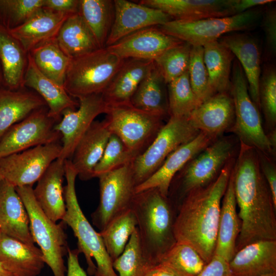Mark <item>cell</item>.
I'll return each mask as SVG.
<instances>
[{
  "mask_svg": "<svg viewBox=\"0 0 276 276\" xmlns=\"http://www.w3.org/2000/svg\"><path fill=\"white\" fill-rule=\"evenodd\" d=\"M239 143L232 171L240 221L236 252L256 241L276 240V208L260 167L258 151Z\"/></svg>",
  "mask_w": 276,
  "mask_h": 276,
  "instance_id": "obj_1",
  "label": "cell"
},
{
  "mask_svg": "<svg viewBox=\"0 0 276 276\" xmlns=\"http://www.w3.org/2000/svg\"><path fill=\"white\" fill-rule=\"evenodd\" d=\"M235 161L234 157L215 179L189 192L178 206L175 239L193 247L205 264L214 255L222 199Z\"/></svg>",
  "mask_w": 276,
  "mask_h": 276,
  "instance_id": "obj_2",
  "label": "cell"
},
{
  "mask_svg": "<svg viewBox=\"0 0 276 276\" xmlns=\"http://www.w3.org/2000/svg\"><path fill=\"white\" fill-rule=\"evenodd\" d=\"M142 250L154 264L176 242L174 224L177 213L171 201L156 188L136 193L132 204Z\"/></svg>",
  "mask_w": 276,
  "mask_h": 276,
  "instance_id": "obj_3",
  "label": "cell"
},
{
  "mask_svg": "<svg viewBox=\"0 0 276 276\" xmlns=\"http://www.w3.org/2000/svg\"><path fill=\"white\" fill-rule=\"evenodd\" d=\"M64 168L66 213L62 221L71 228L77 239V249L85 257L88 273L95 276H118L99 233L92 226L80 206L75 188L78 174L70 159L64 161Z\"/></svg>",
  "mask_w": 276,
  "mask_h": 276,
  "instance_id": "obj_4",
  "label": "cell"
},
{
  "mask_svg": "<svg viewBox=\"0 0 276 276\" xmlns=\"http://www.w3.org/2000/svg\"><path fill=\"white\" fill-rule=\"evenodd\" d=\"M236 141L232 136L218 137L175 175L168 196L173 195L178 206L189 192L204 187L215 179L225 165L234 157Z\"/></svg>",
  "mask_w": 276,
  "mask_h": 276,
  "instance_id": "obj_5",
  "label": "cell"
},
{
  "mask_svg": "<svg viewBox=\"0 0 276 276\" xmlns=\"http://www.w3.org/2000/svg\"><path fill=\"white\" fill-rule=\"evenodd\" d=\"M124 61L106 48L71 58L63 87L77 99L102 94Z\"/></svg>",
  "mask_w": 276,
  "mask_h": 276,
  "instance_id": "obj_6",
  "label": "cell"
},
{
  "mask_svg": "<svg viewBox=\"0 0 276 276\" xmlns=\"http://www.w3.org/2000/svg\"><path fill=\"white\" fill-rule=\"evenodd\" d=\"M28 212L30 232L54 276H66L63 256L67 250L66 235L60 224L50 219L37 202L31 186L15 188Z\"/></svg>",
  "mask_w": 276,
  "mask_h": 276,
  "instance_id": "obj_7",
  "label": "cell"
},
{
  "mask_svg": "<svg viewBox=\"0 0 276 276\" xmlns=\"http://www.w3.org/2000/svg\"><path fill=\"white\" fill-rule=\"evenodd\" d=\"M231 81L230 94L234 105L235 122L229 131L234 133L240 142L274 156L275 154L263 127L259 109L250 98L246 77L237 60L234 62Z\"/></svg>",
  "mask_w": 276,
  "mask_h": 276,
  "instance_id": "obj_8",
  "label": "cell"
},
{
  "mask_svg": "<svg viewBox=\"0 0 276 276\" xmlns=\"http://www.w3.org/2000/svg\"><path fill=\"white\" fill-rule=\"evenodd\" d=\"M260 16L259 10H249L232 16L198 20H172L158 26L166 34L192 46H201L218 40L231 32L252 28Z\"/></svg>",
  "mask_w": 276,
  "mask_h": 276,
  "instance_id": "obj_9",
  "label": "cell"
},
{
  "mask_svg": "<svg viewBox=\"0 0 276 276\" xmlns=\"http://www.w3.org/2000/svg\"><path fill=\"white\" fill-rule=\"evenodd\" d=\"M104 119L112 133L118 136L136 157L153 141L165 119L140 110L130 103L108 106Z\"/></svg>",
  "mask_w": 276,
  "mask_h": 276,
  "instance_id": "obj_10",
  "label": "cell"
},
{
  "mask_svg": "<svg viewBox=\"0 0 276 276\" xmlns=\"http://www.w3.org/2000/svg\"><path fill=\"white\" fill-rule=\"evenodd\" d=\"M199 132L188 117H170L153 141L131 164L136 186L152 175L171 153Z\"/></svg>",
  "mask_w": 276,
  "mask_h": 276,
  "instance_id": "obj_11",
  "label": "cell"
},
{
  "mask_svg": "<svg viewBox=\"0 0 276 276\" xmlns=\"http://www.w3.org/2000/svg\"><path fill=\"white\" fill-rule=\"evenodd\" d=\"M131 164L97 177L99 180L100 200L91 217L93 224L100 231L131 209L136 185Z\"/></svg>",
  "mask_w": 276,
  "mask_h": 276,
  "instance_id": "obj_12",
  "label": "cell"
},
{
  "mask_svg": "<svg viewBox=\"0 0 276 276\" xmlns=\"http://www.w3.org/2000/svg\"><path fill=\"white\" fill-rule=\"evenodd\" d=\"M60 120L49 114L47 106L38 109L14 124L0 140V159L30 148L61 140L55 126Z\"/></svg>",
  "mask_w": 276,
  "mask_h": 276,
  "instance_id": "obj_13",
  "label": "cell"
},
{
  "mask_svg": "<svg viewBox=\"0 0 276 276\" xmlns=\"http://www.w3.org/2000/svg\"><path fill=\"white\" fill-rule=\"evenodd\" d=\"M62 150L60 141L37 146L0 159L4 179L15 188L37 182Z\"/></svg>",
  "mask_w": 276,
  "mask_h": 276,
  "instance_id": "obj_14",
  "label": "cell"
},
{
  "mask_svg": "<svg viewBox=\"0 0 276 276\" xmlns=\"http://www.w3.org/2000/svg\"><path fill=\"white\" fill-rule=\"evenodd\" d=\"M79 106L76 109H67L56 125L61 134L62 150L58 158L70 159L74 149L82 137L95 121L96 118L106 113L108 105L102 94H93L78 98Z\"/></svg>",
  "mask_w": 276,
  "mask_h": 276,
  "instance_id": "obj_15",
  "label": "cell"
},
{
  "mask_svg": "<svg viewBox=\"0 0 276 276\" xmlns=\"http://www.w3.org/2000/svg\"><path fill=\"white\" fill-rule=\"evenodd\" d=\"M114 18L105 47L140 30L173 20L162 11L126 0H114Z\"/></svg>",
  "mask_w": 276,
  "mask_h": 276,
  "instance_id": "obj_16",
  "label": "cell"
},
{
  "mask_svg": "<svg viewBox=\"0 0 276 276\" xmlns=\"http://www.w3.org/2000/svg\"><path fill=\"white\" fill-rule=\"evenodd\" d=\"M182 42L166 34L158 26H153L134 32L105 48L122 59L154 61L168 49Z\"/></svg>",
  "mask_w": 276,
  "mask_h": 276,
  "instance_id": "obj_17",
  "label": "cell"
},
{
  "mask_svg": "<svg viewBox=\"0 0 276 276\" xmlns=\"http://www.w3.org/2000/svg\"><path fill=\"white\" fill-rule=\"evenodd\" d=\"M217 138L200 131L192 140L171 153L152 175L136 187L135 193L156 188L163 196L168 197L170 186L175 175Z\"/></svg>",
  "mask_w": 276,
  "mask_h": 276,
  "instance_id": "obj_18",
  "label": "cell"
},
{
  "mask_svg": "<svg viewBox=\"0 0 276 276\" xmlns=\"http://www.w3.org/2000/svg\"><path fill=\"white\" fill-rule=\"evenodd\" d=\"M188 119L196 129L216 137L228 132L235 122L234 105L230 92L211 96L194 109Z\"/></svg>",
  "mask_w": 276,
  "mask_h": 276,
  "instance_id": "obj_19",
  "label": "cell"
},
{
  "mask_svg": "<svg viewBox=\"0 0 276 276\" xmlns=\"http://www.w3.org/2000/svg\"><path fill=\"white\" fill-rule=\"evenodd\" d=\"M235 0H143L140 4L159 10L174 20H198L236 14Z\"/></svg>",
  "mask_w": 276,
  "mask_h": 276,
  "instance_id": "obj_20",
  "label": "cell"
},
{
  "mask_svg": "<svg viewBox=\"0 0 276 276\" xmlns=\"http://www.w3.org/2000/svg\"><path fill=\"white\" fill-rule=\"evenodd\" d=\"M0 230L3 234L35 245L25 206L15 188L5 179L0 182Z\"/></svg>",
  "mask_w": 276,
  "mask_h": 276,
  "instance_id": "obj_21",
  "label": "cell"
},
{
  "mask_svg": "<svg viewBox=\"0 0 276 276\" xmlns=\"http://www.w3.org/2000/svg\"><path fill=\"white\" fill-rule=\"evenodd\" d=\"M71 15L42 7L25 23L9 31L28 53L37 46L56 38L61 26Z\"/></svg>",
  "mask_w": 276,
  "mask_h": 276,
  "instance_id": "obj_22",
  "label": "cell"
},
{
  "mask_svg": "<svg viewBox=\"0 0 276 276\" xmlns=\"http://www.w3.org/2000/svg\"><path fill=\"white\" fill-rule=\"evenodd\" d=\"M218 41L237 57L246 77L250 98L260 110L261 55L257 42L249 35L237 33L225 35Z\"/></svg>",
  "mask_w": 276,
  "mask_h": 276,
  "instance_id": "obj_23",
  "label": "cell"
},
{
  "mask_svg": "<svg viewBox=\"0 0 276 276\" xmlns=\"http://www.w3.org/2000/svg\"><path fill=\"white\" fill-rule=\"evenodd\" d=\"M111 133L105 120L95 121L78 143L70 160L81 180L94 178V169Z\"/></svg>",
  "mask_w": 276,
  "mask_h": 276,
  "instance_id": "obj_24",
  "label": "cell"
},
{
  "mask_svg": "<svg viewBox=\"0 0 276 276\" xmlns=\"http://www.w3.org/2000/svg\"><path fill=\"white\" fill-rule=\"evenodd\" d=\"M64 161L57 159L49 167L33 189L35 198L44 214L53 221L62 220L66 205L62 186Z\"/></svg>",
  "mask_w": 276,
  "mask_h": 276,
  "instance_id": "obj_25",
  "label": "cell"
},
{
  "mask_svg": "<svg viewBox=\"0 0 276 276\" xmlns=\"http://www.w3.org/2000/svg\"><path fill=\"white\" fill-rule=\"evenodd\" d=\"M229 264L235 276L276 274V240H260L244 246Z\"/></svg>",
  "mask_w": 276,
  "mask_h": 276,
  "instance_id": "obj_26",
  "label": "cell"
},
{
  "mask_svg": "<svg viewBox=\"0 0 276 276\" xmlns=\"http://www.w3.org/2000/svg\"><path fill=\"white\" fill-rule=\"evenodd\" d=\"M23 86L37 93L45 101L49 115L57 120L61 119L64 110L76 109L79 106L78 101L70 96L63 86L40 72L29 53Z\"/></svg>",
  "mask_w": 276,
  "mask_h": 276,
  "instance_id": "obj_27",
  "label": "cell"
},
{
  "mask_svg": "<svg viewBox=\"0 0 276 276\" xmlns=\"http://www.w3.org/2000/svg\"><path fill=\"white\" fill-rule=\"evenodd\" d=\"M0 263L14 276H38L45 264L40 249L0 235Z\"/></svg>",
  "mask_w": 276,
  "mask_h": 276,
  "instance_id": "obj_28",
  "label": "cell"
},
{
  "mask_svg": "<svg viewBox=\"0 0 276 276\" xmlns=\"http://www.w3.org/2000/svg\"><path fill=\"white\" fill-rule=\"evenodd\" d=\"M154 65V61L127 59L102 93L108 106L130 103L140 83Z\"/></svg>",
  "mask_w": 276,
  "mask_h": 276,
  "instance_id": "obj_29",
  "label": "cell"
},
{
  "mask_svg": "<svg viewBox=\"0 0 276 276\" xmlns=\"http://www.w3.org/2000/svg\"><path fill=\"white\" fill-rule=\"evenodd\" d=\"M47 106L35 91L23 87L11 90L0 87V140L8 129L34 111Z\"/></svg>",
  "mask_w": 276,
  "mask_h": 276,
  "instance_id": "obj_30",
  "label": "cell"
},
{
  "mask_svg": "<svg viewBox=\"0 0 276 276\" xmlns=\"http://www.w3.org/2000/svg\"><path fill=\"white\" fill-rule=\"evenodd\" d=\"M237 206L231 172L222 199L214 252V255L222 257L228 262L236 252L237 240L240 230Z\"/></svg>",
  "mask_w": 276,
  "mask_h": 276,
  "instance_id": "obj_31",
  "label": "cell"
},
{
  "mask_svg": "<svg viewBox=\"0 0 276 276\" xmlns=\"http://www.w3.org/2000/svg\"><path fill=\"white\" fill-rule=\"evenodd\" d=\"M28 64V53L21 44L0 24V64L5 87L15 90L23 87Z\"/></svg>",
  "mask_w": 276,
  "mask_h": 276,
  "instance_id": "obj_32",
  "label": "cell"
},
{
  "mask_svg": "<svg viewBox=\"0 0 276 276\" xmlns=\"http://www.w3.org/2000/svg\"><path fill=\"white\" fill-rule=\"evenodd\" d=\"M130 102L140 110L165 119L168 116L170 117L167 84L154 62L132 95Z\"/></svg>",
  "mask_w": 276,
  "mask_h": 276,
  "instance_id": "obj_33",
  "label": "cell"
},
{
  "mask_svg": "<svg viewBox=\"0 0 276 276\" xmlns=\"http://www.w3.org/2000/svg\"><path fill=\"white\" fill-rule=\"evenodd\" d=\"M203 48L211 96L230 92L232 64L235 56L218 40L208 43Z\"/></svg>",
  "mask_w": 276,
  "mask_h": 276,
  "instance_id": "obj_34",
  "label": "cell"
},
{
  "mask_svg": "<svg viewBox=\"0 0 276 276\" xmlns=\"http://www.w3.org/2000/svg\"><path fill=\"white\" fill-rule=\"evenodd\" d=\"M56 40L63 52L71 58L101 49L79 13L66 18L59 30Z\"/></svg>",
  "mask_w": 276,
  "mask_h": 276,
  "instance_id": "obj_35",
  "label": "cell"
},
{
  "mask_svg": "<svg viewBox=\"0 0 276 276\" xmlns=\"http://www.w3.org/2000/svg\"><path fill=\"white\" fill-rule=\"evenodd\" d=\"M79 13L99 48H105L114 18L113 1L80 0Z\"/></svg>",
  "mask_w": 276,
  "mask_h": 276,
  "instance_id": "obj_36",
  "label": "cell"
},
{
  "mask_svg": "<svg viewBox=\"0 0 276 276\" xmlns=\"http://www.w3.org/2000/svg\"><path fill=\"white\" fill-rule=\"evenodd\" d=\"M28 53L42 74L63 87L71 58L61 50L56 38L37 46Z\"/></svg>",
  "mask_w": 276,
  "mask_h": 276,
  "instance_id": "obj_37",
  "label": "cell"
},
{
  "mask_svg": "<svg viewBox=\"0 0 276 276\" xmlns=\"http://www.w3.org/2000/svg\"><path fill=\"white\" fill-rule=\"evenodd\" d=\"M136 227V218L130 209L99 232L112 262L123 252Z\"/></svg>",
  "mask_w": 276,
  "mask_h": 276,
  "instance_id": "obj_38",
  "label": "cell"
},
{
  "mask_svg": "<svg viewBox=\"0 0 276 276\" xmlns=\"http://www.w3.org/2000/svg\"><path fill=\"white\" fill-rule=\"evenodd\" d=\"M119 276H145L154 265L142 250L136 228L131 235L123 252L112 262Z\"/></svg>",
  "mask_w": 276,
  "mask_h": 276,
  "instance_id": "obj_39",
  "label": "cell"
},
{
  "mask_svg": "<svg viewBox=\"0 0 276 276\" xmlns=\"http://www.w3.org/2000/svg\"><path fill=\"white\" fill-rule=\"evenodd\" d=\"M159 263L171 267L182 276H196L205 265L193 247L181 241H176Z\"/></svg>",
  "mask_w": 276,
  "mask_h": 276,
  "instance_id": "obj_40",
  "label": "cell"
},
{
  "mask_svg": "<svg viewBox=\"0 0 276 276\" xmlns=\"http://www.w3.org/2000/svg\"><path fill=\"white\" fill-rule=\"evenodd\" d=\"M169 116L188 117L199 103L190 84L188 71L167 84Z\"/></svg>",
  "mask_w": 276,
  "mask_h": 276,
  "instance_id": "obj_41",
  "label": "cell"
},
{
  "mask_svg": "<svg viewBox=\"0 0 276 276\" xmlns=\"http://www.w3.org/2000/svg\"><path fill=\"white\" fill-rule=\"evenodd\" d=\"M192 45L183 42L158 56L154 62L167 84L188 71Z\"/></svg>",
  "mask_w": 276,
  "mask_h": 276,
  "instance_id": "obj_42",
  "label": "cell"
},
{
  "mask_svg": "<svg viewBox=\"0 0 276 276\" xmlns=\"http://www.w3.org/2000/svg\"><path fill=\"white\" fill-rule=\"evenodd\" d=\"M43 0H0V24L10 30L25 23L43 7Z\"/></svg>",
  "mask_w": 276,
  "mask_h": 276,
  "instance_id": "obj_43",
  "label": "cell"
},
{
  "mask_svg": "<svg viewBox=\"0 0 276 276\" xmlns=\"http://www.w3.org/2000/svg\"><path fill=\"white\" fill-rule=\"evenodd\" d=\"M136 156L116 134L111 133L102 157L95 166L93 177L131 163Z\"/></svg>",
  "mask_w": 276,
  "mask_h": 276,
  "instance_id": "obj_44",
  "label": "cell"
},
{
  "mask_svg": "<svg viewBox=\"0 0 276 276\" xmlns=\"http://www.w3.org/2000/svg\"><path fill=\"white\" fill-rule=\"evenodd\" d=\"M259 94L260 109L270 131L275 129L276 124V70L273 65L264 67L260 78Z\"/></svg>",
  "mask_w": 276,
  "mask_h": 276,
  "instance_id": "obj_45",
  "label": "cell"
},
{
  "mask_svg": "<svg viewBox=\"0 0 276 276\" xmlns=\"http://www.w3.org/2000/svg\"><path fill=\"white\" fill-rule=\"evenodd\" d=\"M188 71L191 86L200 105L211 97L203 47L192 46Z\"/></svg>",
  "mask_w": 276,
  "mask_h": 276,
  "instance_id": "obj_46",
  "label": "cell"
},
{
  "mask_svg": "<svg viewBox=\"0 0 276 276\" xmlns=\"http://www.w3.org/2000/svg\"><path fill=\"white\" fill-rule=\"evenodd\" d=\"M263 27L265 32L266 47L268 53L273 55L276 51V10L268 8L263 16Z\"/></svg>",
  "mask_w": 276,
  "mask_h": 276,
  "instance_id": "obj_47",
  "label": "cell"
},
{
  "mask_svg": "<svg viewBox=\"0 0 276 276\" xmlns=\"http://www.w3.org/2000/svg\"><path fill=\"white\" fill-rule=\"evenodd\" d=\"M258 151V150H257ZM260 167L270 190L276 208V168L271 156L258 151Z\"/></svg>",
  "mask_w": 276,
  "mask_h": 276,
  "instance_id": "obj_48",
  "label": "cell"
},
{
  "mask_svg": "<svg viewBox=\"0 0 276 276\" xmlns=\"http://www.w3.org/2000/svg\"><path fill=\"white\" fill-rule=\"evenodd\" d=\"M196 276H235L227 262L222 257L214 255L209 263Z\"/></svg>",
  "mask_w": 276,
  "mask_h": 276,
  "instance_id": "obj_49",
  "label": "cell"
},
{
  "mask_svg": "<svg viewBox=\"0 0 276 276\" xmlns=\"http://www.w3.org/2000/svg\"><path fill=\"white\" fill-rule=\"evenodd\" d=\"M80 0H43V8L74 14L79 13Z\"/></svg>",
  "mask_w": 276,
  "mask_h": 276,
  "instance_id": "obj_50",
  "label": "cell"
},
{
  "mask_svg": "<svg viewBox=\"0 0 276 276\" xmlns=\"http://www.w3.org/2000/svg\"><path fill=\"white\" fill-rule=\"evenodd\" d=\"M67 270L66 276H87L85 271L81 266L78 256V249L67 248Z\"/></svg>",
  "mask_w": 276,
  "mask_h": 276,
  "instance_id": "obj_51",
  "label": "cell"
},
{
  "mask_svg": "<svg viewBox=\"0 0 276 276\" xmlns=\"http://www.w3.org/2000/svg\"><path fill=\"white\" fill-rule=\"evenodd\" d=\"M272 0H235L234 9L236 14H240L250 10L251 8L269 4Z\"/></svg>",
  "mask_w": 276,
  "mask_h": 276,
  "instance_id": "obj_52",
  "label": "cell"
},
{
  "mask_svg": "<svg viewBox=\"0 0 276 276\" xmlns=\"http://www.w3.org/2000/svg\"><path fill=\"white\" fill-rule=\"evenodd\" d=\"M145 276H182L171 267L159 263L153 266Z\"/></svg>",
  "mask_w": 276,
  "mask_h": 276,
  "instance_id": "obj_53",
  "label": "cell"
},
{
  "mask_svg": "<svg viewBox=\"0 0 276 276\" xmlns=\"http://www.w3.org/2000/svg\"><path fill=\"white\" fill-rule=\"evenodd\" d=\"M266 134L272 150L275 154L276 147V130L274 129L270 131Z\"/></svg>",
  "mask_w": 276,
  "mask_h": 276,
  "instance_id": "obj_54",
  "label": "cell"
},
{
  "mask_svg": "<svg viewBox=\"0 0 276 276\" xmlns=\"http://www.w3.org/2000/svg\"><path fill=\"white\" fill-rule=\"evenodd\" d=\"M0 276H14L0 263Z\"/></svg>",
  "mask_w": 276,
  "mask_h": 276,
  "instance_id": "obj_55",
  "label": "cell"
},
{
  "mask_svg": "<svg viewBox=\"0 0 276 276\" xmlns=\"http://www.w3.org/2000/svg\"><path fill=\"white\" fill-rule=\"evenodd\" d=\"M2 83V70L0 64V85Z\"/></svg>",
  "mask_w": 276,
  "mask_h": 276,
  "instance_id": "obj_56",
  "label": "cell"
},
{
  "mask_svg": "<svg viewBox=\"0 0 276 276\" xmlns=\"http://www.w3.org/2000/svg\"><path fill=\"white\" fill-rule=\"evenodd\" d=\"M4 179V178H3V175H2V172L1 171V169H0V182L2 181V180Z\"/></svg>",
  "mask_w": 276,
  "mask_h": 276,
  "instance_id": "obj_57",
  "label": "cell"
},
{
  "mask_svg": "<svg viewBox=\"0 0 276 276\" xmlns=\"http://www.w3.org/2000/svg\"><path fill=\"white\" fill-rule=\"evenodd\" d=\"M264 276H276V274H267Z\"/></svg>",
  "mask_w": 276,
  "mask_h": 276,
  "instance_id": "obj_58",
  "label": "cell"
},
{
  "mask_svg": "<svg viewBox=\"0 0 276 276\" xmlns=\"http://www.w3.org/2000/svg\"><path fill=\"white\" fill-rule=\"evenodd\" d=\"M1 230H0V235H1Z\"/></svg>",
  "mask_w": 276,
  "mask_h": 276,
  "instance_id": "obj_59",
  "label": "cell"
}]
</instances>
